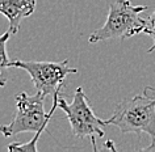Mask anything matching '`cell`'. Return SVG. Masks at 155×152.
<instances>
[{
    "label": "cell",
    "instance_id": "6da1fadb",
    "mask_svg": "<svg viewBox=\"0 0 155 152\" xmlns=\"http://www.w3.org/2000/svg\"><path fill=\"white\" fill-rule=\"evenodd\" d=\"M45 96L41 92H36V95L30 96L25 92H21L16 97V114L13 117V121L8 125H2L0 132L5 136H17L18 134L24 132H34L33 139H30L28 143L18 144L13 143L8 146L9 151H21V152H37V140L40 139L41 134L45 130H48V125L51 119V117L58 108L59 101V92H57L53 96V105L49 113L45 112L44 106Z\"/></svg>",
    "mask_w": 155,
    "mask_h": 152
},
{
    "label": "cell",
    "instance_id": "8992f818",
    "mask_svg": "<svg viewBox=\"0 0 155 152\" xmlns=\"http://www.w3.org/2000/svg\"><path fill=\"white\" fill-rule=\"evenodd\" d=\"M37 0H0V13L9 21L12 34L18 32L21 21L30 17L36 11Z\"/></svg>",
    "mask_w": 155,
    "mask_h": 152
},
{
    "label": "cell",
    "instance_id": "7a4b0ae2",
    "mask_svg": "<svg viewBox=\"0 0 155 152\" xmlns=\"http://www.w3.org/2000/svg\"><path fill=\"white\" fill-rule=\"evenodd\" d=\"M108 125H113L124 134H147L151 144L145 151L155 150V91L146 87L141 95L121 101L114 114L108 118Z\"/></svg>",
    "mask_w": 155,
    "mask_h": 152
},
{
    "label": "cell",
    "instance_id": "ba28073f",
    "mask_svg": "<svg viewBox=\"0 0 155 152\" xmlns=\"http://www.w3.org/2000/svg\"><path fill=\"white\" fill-rule=\"evenodd\" d=\"M143 33L153 38V46H151L147 51H149V53L155 51V8L153 11V13L150 15V17L147 18V25H146L145 32H143Z\"/></svg>",
    "mask_w": 155,
    "mask_h": 152
},
{
    "label": "cell",
    "instance_id": "5b68a950",
    "mask_svg": "<svg viewBox=\"0 0 155 152\" xmlns=\"http://www.w3.org/2000/svg\"><path fill=\"white\" fill-rule=\"evenodd\" d=\"M9 67L21 68L29 73L36 92L45 97L54 96L63 87L64 79L71 73H78V68L68 67V59L61 62L46 60H11Z\"/></svg>",
    "mask_w": 155,
    "mask_h": 152
},
{
    "label": "cell",
    "instance_id": "277c9868",
    "mask_svg": "<svg viewBox=\"0 0 155 152\" xmlns=\"http://www.w3.org/2000/svg\"><path fill=\"white\" fill-rule=\"evenodd\" d=\"M58 108L67 117L70 126H71L72 135L75 138L84 139L90 138L92 147L96 151V138L104 136V126H108V119H100L94 113L91 108L83 87H78L74 93L72 101L67 102L64 97L59 96Z\"/></svg>",
    "mask_w": 155,
    "mask_h": 152
},
{
    "label": "cell",
    "instance_id": "52a82bcc",
    "mask_svg": "<svg viewBox=\"0 0 155 152\" xmlns=\"http://www.w3.org/2000/svg\"><path fill=\"white\" fill-rule=\"evenodd\" d=\"M11 36H13L12 32H8L0 34V87H5L8 83V77H9V57L8 51H7V44H8Z\"/></svg>",
    "mask_w": 155,
    "mask_h": 152
},
{
    "label": "cell",
    "instance_id": "3957f363",
    "mask_svg": "<svg viewBox=\"0 0 155 152\" xmlns=\"http://www.w3.org/2000/svg\"><path fill=\"white\" fill-rule=\"evenodd\" d=\"M149 8L147 5H133L130 0H114L109 5L107 21L101 28L96 29L90 36V44H97L107 40H126L143 33L147 20L142 13Z\"/></svg>",
    "mask_w": 155,
    "mask_h": 152
}]
</instances>
